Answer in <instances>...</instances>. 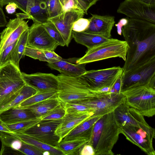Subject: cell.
<instances>
[{
	"label": "cell",
	"instance_id": "cell-35",
	"mask_svg": "<svg viewBox=\"0 0 155 155\" xmlns=\"http://www.w3.org/2000/svg\"><path fill=\"white\" fill-rule=\"evenodd\" d=\"M42 24L49 35L57 42L59 45L61 46L65 45V42L61 33L52 23L48 21Z\"/></svg>",
	"mask_w": 155,
	"mask_h": 155
},
{
	"label": "cell",
	"instance_id": "cell-50",
	"mask_svg": "<svg viewBox=\"0 0 155 155\" xmlns=\"http://www.w3.org/2000/svg\"><path fill=\"white\" fill-rule=\"evenodd\" d=\"M145 3L150 5H155V0H141Z\"/></svg>",
	"mask_w": 155,
	"mask_h": 155
},
{
	"label": "cell",
	"instance_id": "cell-45",
	"mask_svg": "<svg viewBox=\"0 0 155 155\" xmlns=\"http://www.w3.org/2000/svg\"><path fill=\"white\" fill-rule=\"evenodd\" d=\"M80 155H95L94 151L92 146L87 143L81 148L79 152Z\"/></svg>",
	"mask_w": 155,
	"mask_h": 155
},
{
	"label": "cell",
	"instance_id": "cell-26",
	"mask_svg": "<svg viewBox=\"0 0 155 155\" xmlns=\"http://www.w3.org/2000/svg\"><path fill=\"white\" fill-rule=\"evenodd\" d=\"M61 103L57 97H56L46 99L25 107L30 109L36 117L40 118Z\"/></svg>",
	"mask_w": 155,
	"mask_h": 155
},
{
	"label": "cell",
	"instance_id": "cell-3",
	"mask_svg": "<svg viewBox=\"0 0 155 155\" xmlns=\"http://www.w3.org/2000/svg\"><path fill=\"white\" fill-rule=\"evenodd\" d=\"M57 76L58 84L57 97L64 105L68 102L77 103L87 101L103 92L91 89L78 77L69 76L61 74Z\"/></svg>",
	"mask_w": 155,
	"mask_h": 155
},
{
	"label": "cell",
	"instance_id": "cell-43",
	"mask_svg": "<svg viewBox=\"0 0 155 155\" xmlns=\"http://www.w3.org/2000/svg\"><path fill=\"white\" fill-rule=\"evenodd\" d=\"M17 155L24 154L19 150L2 144L1 148L0 151V155Z\"/></svg>",
	"mask_w": 155,
	"mask_h": 155
},
{
	"label": "cell",
	"instance_id": "cell-10",
	"mask_svg": "<svg viewBox=\"0 0 155 155\" xmlns=\"http://www.w3.org/2000/svg\"><path fill=\"white\" fill-rule=\"evenodd\" d=\"M125 97L122 93L103 92L88 101L76 103L87 106L93 108V116H102L113 112L120 104L125 103Z\"/></svg>",
	"mask_w": 155,
	"mask_h": 155
},
{
	"label": "cell",
	"instance_id": "cell-39",
	"mask_svg": "<svg viewBox=\"0 0 155 155\" xmlns=\"http://www.w3.org/2000/svg\"><path fill=\"white\" fill-rule=\"evenodd\" d=\"M17 41L6 47L0 53V66L10 61L11 54Z\"/></svg>",
	"mask_w": 155,
	"mask_h": 155
},
{
	"label": "cell",
	"instance_id": "cell-13",
	"mask_svg": "<svg viewBox=\"0 0 155 155\" xmlns=\"http://www.w3.org/2000/svg\"><path fill=\"white\" fill-rule=\"evenodd\" d=\"M58 45L57 42L51 37L42 24L34 22L29 27L27 46L54 51Z\"/></svg>",
	"mask_w": 155,
	"mask_h": 155
},
{
	"label": "cell",
	"instance_id": "cell-33",
	"mask_svg": "<svg viewBox=\"0 0 155 155\" xmlns=\"http://www.w3.org/2000/svg\"><path fill=\"white\" fill-rule=\"evenodd\" d=\"M41 120L40 118L37 117L17 123L6 125L12 133H20L35 125Z\"/></svg>",
	"mask_w": 155,
	"mask_h": 155
},
{
	"label": "cell",
	"instance_id": "cell-9",
	"mask_svg": "<svg viewBox=\"0 0 155 155\" xmlns=\"http://www.w3.org/2000/svg\"><path fill=\"white\" fill-rule=\"evenodd\" d=\"M113 112L115 120L120 127L124 125L137 127L142 129L153 138H155V129L146 122L144 116L125 103L118 106Z\"/></svg>",
	"mask_w": 155,
	"mask_h": 155
},
{
	"label": "cell",
	"instance_id": "cell-29",
	"mask_svg": "<svg viewBox=\"0 0 155 155\" xmlns=\"http://www.w3.org/2000/svg\"><path fill=\"white\" fill-rule=\"evenodd\" d=\"M57 97V90L38 91L34 95L23 101L16 107H25L46 99Z\"/></svg>",
	"mask_w": 155,
	"mask_h": 155
},
{
	"label": "cell",
	"instance_id": "cell-16",
	"mask_svg": "<svg viewBox=\"0 0 155 155\" xmlns=\"http://www.w3.org/2000/svg\"><path fill=\"white\" fill-rule=\"evenodd\" d=\"M21 74L25 84L37 91L57 90L58 78L57 76L52 74L38 72L28 74L21 72Z\"/></svg>",
	"mask_w": 155,
	"mask_h": 155
},
{
	"label": "cell",
	"instance_id": "cell-12",
	"mask_svg": "<svg viewBox=\"0 0 155 155\" xmlns=\"http://www.w3.org/2000/svg\"><path fill=\"white\" fill-rule=\"evenodd\" d=\"M17 18L10 19L6 28L0 33V53L7 46L17 41L22 33L29 28L26 15L23 13H17Z\"/></svg>",
	"mask_w": 155,
	"mask_h": 155
},
{
	"label": "cell",
	"instance_id": "cell-4",
	"mask_svg": "<svg viewBox=\"0 0 155 155\" xmlns=\"http://www.w3.org/2000/svg\"><path fill=\"white\" fill-rule=\"evenodd\" d=\"M125 103L143 116L152 117L155 114V84L137 86L122 92Z\"/></svg>",
	"mask_w": 155,
	"mask_h": 155
},
{
	"label": "cell",
	"instance_id": "cell-18",
	"mask_svg": "<svg viewBox=\"0 0 155 155\" xmlns=\"http://www.w3.org/2000/svg\"><path fill=\"white\" fill-rule=\"evenodd\" d=\"M93 116L88 113L66 112L55 133L60 137L61 141L76 127Z\"/></svg>",
	"mask_w": 155,
	"mask_h": 155
},
{
	"label": "cell",
	"instance_id": "cell-25",
	"mask_svg": "<svg viewBox=\"0 0 155 155\" xmlns=\"http://www.w3.org/2000/svg\"><path fill=\"white\" fill-rule=\"evenodd\" d=\"M89 141L84 138H77L70 140H62L56 147L64 155L78 154L82 147Z\"/></svg>",
	"mask_w": 155,
	"mask_h": 155
},
{
	"label": "cell",
	"instance_id": "cell-22",
	"mask_svg": "<svg viewBox=\"0 0 155 155\" xmlns=\"http://www.w3.org/2000/svg\"><path fill=\"white\" fill-rule=\"evenodd\" d=\"M72 36L77 43L85 46L87 48V50L90 49L110 39L84 31L77 32L73 31L72 32Z\"/></svg>",
	"mask_w": 155,
	"mask_h": 155
},
{
	"label": "cell",
	"instance_id": "cell-44",
	"mask_svg": "<svg viewBox=\"0 0 155 155\" xmlns=\"http://www.w3.org/2000/svg\"><path fill=\"white\" fill-rule=\"evenodd\" d=\"M121 75L122 74L117 78L111 87L110 91V92L116 93H122Z\"/></svg>",
	"mask_w": 155,
	"mask_h": 155
},
{
	"label": "cell",
	"instance_id": "cell-48",
	"mask_svg": "<svg viewBox=\"0 0 155 155\" xmlns=\"http://www.w3.org/2000/svg\"><path fill=\"white\" fill-rule=\"evenodd\" d=\"M17 7L14 3H10L6 5L5 9L7 13L9 14H12L15 12Z\"/></svg>",
	"mask_w": 155,
	"mask_h": 155
},
{
	"label": "cell",
	"instance_id": "cell-36",
	"mask_svg": "<svg viewBox=\"0 0 155 155\" xmlns=\"http://www.w3.org/2000/svg\"><path fill=\"white\" fill-rule=\"evenodd\" d=\"M66 112L88 113L94 116L95 110L92 108L84 105L73 103H66L64 104Z\"/></svg>",
	"mask_w": 155,
	"mask_h": 155
},
{
	"label": "cell",
	"instance_id": "cell-14",
	"mask_svg": "<svg viewBox=\"0 0 155 155\" xmlns=\"http://www.w3.org/2000/svg\"><path fill=\"white\" fill-rule=\"evenodd\" d=\"M120 127V133L133 144L148 155H155L153 138L148 133L139 128L124 125Z\"/></svg>",
	"mask_w": 155,
	"mask_h": 155
},
{
	"label": "cell",
	"instance_id": "cell-5",
	"mask_svg": "<svg viewBox=\"0 0 155 155\" xmlns=\"http://www.w3.org/2000/svg\"><path fill=\"white\" fill-rule=\"evenodd\" d=\"M128 48L125 41L110 38L87 50L85 54L77 61L78 64H87L113 58L119 57L125 61Z\"/></svg>",
	"mask_w": 155,
	"mask_h": 155
},
{
	"label": "cell",
	"instance_id": "cell-30",
	"mask_svg": "<svg viewBox=\"0 0 155 155\" xmlns=\"http://www.w3.org/2000/svg\"><path fill=\"white\" fill-rule=\"evenodd\" d=\"M37 92V91L34 88L25 84L21 88L15 99L0 112L9 108L17 106L23 101L35 94Z\"/></svg>",
	"mask_w": 155,
	"mask_h": 155
},
{
	"label": "cell",
	"instance_id": "cell-40",
	"mask_svg": "<svg viewBox=\"0 0 155 155\" xmlns=\"http://www.w3.org/2000/svg\"><path fill=\"white\" fill-rule=\"evenodd\" d=\"M90 20L80 18L76 20L73 24L72 31L77 32H82L85 31L88 28Z\"/></svg>",
	"mask_w": 155,
	"mask_h": 155
},
{
	"label": "cell",
	"instance_id": "cell-17",
	"mask_svg": "<svg viewBox=\"0 0 155 155\" xmlns=\"http://www.w3.org/2000/svg\"><path fill=\"white\" fill-rule=\"evenodd\" d=\"M92 15L88 26L84 32L111 38V31L115 23L114 17L96 14Z\"/></svg>",
	"mask_w": 155,
	"mask_h": 155
},
{
	"label": "cell",
	"instance_id": "cell-6",
	"mask_svg": "<svg viewBox=\"0 0 155 155\" xmlns=\"http://www.w3.org/2000/svg\"><path fill=\"white\" fill-rule=\"evenodd\" d=\"M123 72L122 68L114 67L104 69L86 71L78 77L91 89L98 91H110L117 78Z\"/></svg>",
	"mask_w": 155,
	"mask_h": 155
},
{
	"label": "cell",
	"instance_id": "cell-37",
	"mask_svg": "<svg viewBox=\"0 0 155 155\" xmlns=\"http://www.w3.org/2000/svg\"><path fill=\"white\" fill-rule=\"evenodd\" d=\"M46 5L49 18L56 16L64 12L59 0H46Z\"/></svg>",
	"mask_w": 155,
	"mask_h": 155
},
{
	"label": "cell",
	"instance_id": "cell-8",
	"mask_svg": "<svg viewBox=\"0 0 155 155\" xmlns=\"http://www.w3.org/2000/svg\"><path fill=\"white\" fill-rule=\"evenodd\" d=\"M62 120H41L20 133L30 136L51 146L56 147L61 141L55 131Z\"/></svg>",
	"mask_w": 155,
	"mask_h": 155
},
{
	"label": "cell",
	"instance_id": "cell-41",
	"mask_svg": "<svg viewBox=\"0 0 155 155\" xmlns=\"http://www.w3.org/2000/svg\"><path fill=\"white\" fill-rule=\"evenodd\" d=\"M59 0L62 6L64 12L71 10H76L83 12L79 6L76 0Z\"/></svg>",
	"mask_w": 155,
	"mask_h": 155
},
{
	"label": "cell",
	"instance_id": "cell-49",
	"mask_svg": "<svg viewBox=\"0 0 155 155\" xmlns=\"http://www.w3.org/2000/svg\"><path fill=\"white\" fill-rule=\"evenodd\" d=\"M0 131L12 133L9 129L6 124L3 122L0 119Z\"/></svg>",
	"mask_w": 155,
	"mask_h": 155
},
{
	"label": "cell",
	"instance_id": "cell-31",
	"mask_svg": "<svg viewBox=\"0 0 155 155\" xmlns=\"http://www.w3.org/2000/svg\"><path fill=\"white\" fill-rule=\"evenodd\" d=\"M35 0H0V5L3 7L9 3H14L17 8L29 16L31 10L35 5Z\"/></svg>",
	"mask_w": 155,
	"mask_h": 155
},
{
	"label": "cell",
	"instance_id": "cell-19",
	"mask_svg": "<svg viewBox=\"0 0 155 155\" xmlns=\"http://www.w3.org/2000/svg\"><path fill=\"white\" fill-rule=\"evenodd\" d=\"M78 58L62 59L55 62L48 63L47 65L52 69L56 70L61 74L72 77H78L84 74L86 70V64H78Z\"/></svg>",
	"mask_w": 155,
	"mask_h": 155
},
{
	"label": "cell",
	"instance_id": "cell-47",
	"mask_svg": "<svg viewBox=\"0 0 155 155\" xmlns=\"http://www.w3.org/2000/svg\"><path fill=\"white\" fill-rule=\"evenodd\" d=\"M7 23L2 7L0 5V27L6 26Z\"/></svg>",
	"mask_w": 155,
	"mask_h": 155
},
{
	"label": "cell",
	"instance_id": "cell-28",
	"mask_svg": "<svg viewBox=\"0 0 155 155\" xmlns=\"http://www.w3.org/2000/svg\"><path fill=\"white\" fill-rule=\"evenodd\" d=\"M28 32V29L21 35L17 42L10 57V61L19 68H20L19 63L20 59L24 56V54L27 46Z\"/></svg>",
	"mask_w": 155,
	"mask_h": 155
},
{
	"label": "cell",
	"instance_id": "cell-2",
	"mask_svg": "<svg viewBox=\"0 0 155 155\" xmlns=\"http://www.w3.org/2000/svg\"><path fill=\"white\" fill-rule=\"evenodd\" d=\"M120 134V127L112 112L103 115L96 121L87 143L93 147L95 155H113L112 149Z\"/></svg>",
	"mask_w": 155,
	"mask_h": 155
},
{
	"label": "cell",
	"instance_id": "cell-24",
	"mask_svg": "<svg viewBox=\"0 0 155 155\" xmlns=\"http://www.w3.org/2000/svg\"><path fill=\"white\" fill-rule=\"evenodd\" d=\"M24 55L48 63L56 62L62 59L54 51L39 49L28 46L25 47Z\"/></svg>",
	"mask_w": 155,
	"mask_h": 155
},
{
	"label": "cell",
	"instance_id": "cell-32",
	"mask_svg": "<svg viewBox=\"0 0 155 155\" xmlns=\"http://www.w3.org/2000/svg\"><path fill=\"white\" fill-rule=\"evenodd\" d=\"M0 140L2 144L19 150L22 142L10 133L0 131Z\"/></svg>",
	"mask_w": 155,
	"mask_h": 155
},
{
	"label": "cell",
	"instance_id": "cell-15",
	"mask_svg": "<svg viewBox=\"0 0 155 155\" xmlns=\"http://www.w3.org/2000/svg\"><path fill=\"white\" fill-rule=\"evenodd\" d=\"M83 12L71 10L64 12L55 17L49 18L48 21L52 23L62 35L65 44L68 46L72 39V27L74 23L82 18Z\"/></svg>",
	"mask_w": 155,
	"mask_h": 155
},
{
	"label": "cell",
	"instance_id": "cell-42",
	"mask_svg": "<svg viewBox=\"0 0 155 155\" xmlns=\"http://www.w3.org/2000/svg\"><path fill=\"white\" fill-rule=\"evenodd\" d=\"M99 0H76L81 9L84 14H87V12L89 8L95 5Z\"/></svg>",
	"mask_w": 155,
	"mask_h": 155
},
{
	"label": "cell",
	"instance_id": "cell-20",
	"mask_svg": "<svg viewBox=\"0 0 155 155\" xmlns=\"http://www.w3.org/2000/svg\"><path fill=\"white\" fill-rule=\"evenodd\" d=\"M36 118L33 113L27 107H15L0 112V119L6 124H13Z\"/></svg>",
	"mask_w": 155,
	"mask_h": 155
},
{
	"label": "cell",
	"instance_id": "cell-38",
	"mask_svg": "<svg viewBox=\"0 0 155 155\" xmlns=\"http://www.w3.org/2000/svg\"><path fill=\"white\" fill-rule=\"evenodd\" d=\"M19 150L26 155H43L45 153L34 146L24 142Z\"/></svg>",
	"mask_w": 155,
	"mask_h": 155
},
{
	"label": "cell",
	"instance_id": "cell-27",
	"mask_svg": "<svg viewBox=\"0 0 155 155\" xmlns=\"http://www.w3.org/2000/svg\"><path fill=\"white\" fill-rule=\"evenodd\" d=\"M46 0H35L29 16L34 21L41 24L48 22L49 17L46 5Z\"/></svg>",
	"mask_w": 155,
	"mask_h": 155
},
{
	"label": "cell",
	"instance_id": "cell-21",
	"mask_svg": "<svg viewBox=\"0 0 155 155\" xmlns=\"http://www.w3.org/2000/svg\"><path fill=\"white\" fill-rule=\"evenodd\" d=\"M102 116H92L79 124L62 140L84 138L90 140L94 124Z\"/></svg>",
	"mask_w": 155,
	"mask_h": 155
},
{
	"label": "cell",
	"instance_id": "cell-34",
	"mask_svg": "<svg viewBox=\"0 0 155 155\" xmlns=\"http://www.w3.org/2000/svg\"><path fill=\"white\" fill-rule=\"evenodd\" d=\"M66 113L64 105L61 103L40 117L41 120H55L62 119Z\"/></svg>",
	"mask_w": 155,
	"mask_h": 155
},
{
	"label": "cell",
	"instance_id": "cell-7",
	"mask_svg": "<svg viewBox=\"0 0 155 155\" xmlns=\"http://www.w3.org/2000/svg\"><path fill=\"white\" fill-rule=\"evenodd\" d=\"M122 92L139 85L155 84V59L121 75Z\"/></svg>",
	"mask_w": 155,
	"mask_h": 155
},
{
	"label": "cell",
	"instance_id": "cell-23",
	"mask_svg": "<svg viewBox=\"0 0 155 155\" xmlns=\"http://www.w3.org/2000/svg\"><path fill=\"white\" fill-rule=\"evenodd\" d=\"M23 142L33 145L44 152L45 154L64 155L63 153L56 147L51 146L27 134L17 133H10Z\"/></svg>",
	"mask_w": 155,
	"mask_h": 155
},
{
	"label": "cell",
	"instance_id": "cell-46",
	"mask_svg": "<svg viewBox=\"0 0 155 155\" xmlns=\"http://www.w3.org/2000/svg\"><path fill=\"white\" fill-rule=\"evenodd\" d=\"M127 18H122L120 20L118 23L115 25L117 27L118 34L121 35L122 33V29L123 26L125 25L127 23Z\"/></svg>",
	"mask_w": 155,
	"mask_h": 155
},
{
	"label": "cell",
	"instance_id": "cell-1",
	"mask_svg": "<svg viewBox=\"0 0 155 155\" xmlns=\"http://www.w3.org/2000/svg\"><path fill=\"white\" fill-rule=\"evenodd\" d=\"M122 33L128 48L123 72L155 59V24L127 17Z\"/></svg>",
	"mask_w": 155,
	"mask_h": 155
},
{
	"label": "cell",
	"instance_id": "cell-11",
	"mask_svg": "<svg viewBox=\"0 0 155 155\" xmlns=\"http://www.w3.org/2000/svg\"><path fill=\"white\" fill-rule=\"evenodd\" d=\"M117 12L130 18L155 24V5H148L141 0H125Z\"/></svg>",
	"mask_w": 155,
	"mask_h": 155
}]
</instances>
